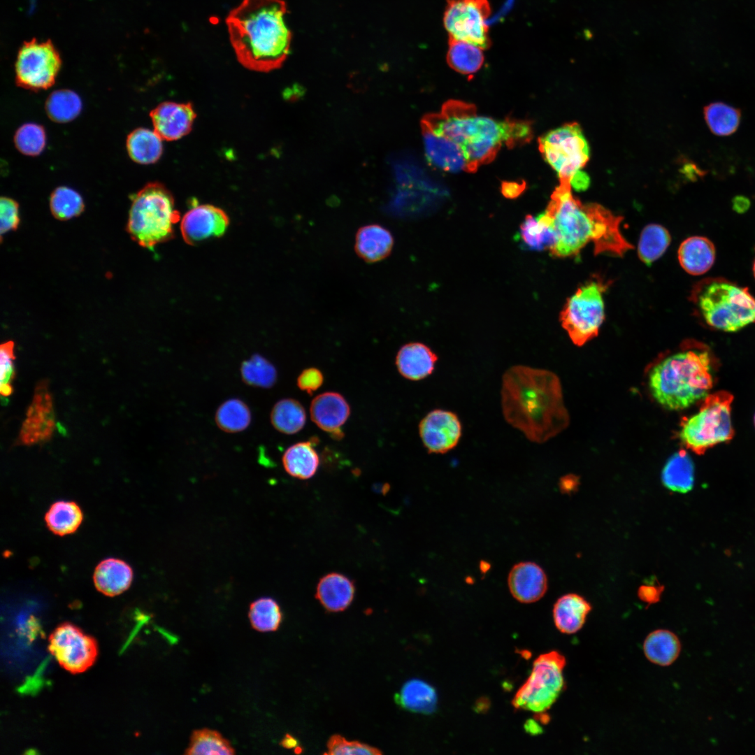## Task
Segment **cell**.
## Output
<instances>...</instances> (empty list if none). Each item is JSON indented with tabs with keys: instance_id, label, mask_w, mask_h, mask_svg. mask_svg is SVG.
I'll list each match as a JSON object with an SVG mask.
<instances>
[{
	"instance_id": "cell-1",
	"label": "cell",
	"mask_w": 755,
	"mask_h": 755,
	"mask_svg": "<svg viewBox=\"0 0 755 755\" xmlns=\"http://www.w3.org/2000/svg\"><path fill=\"white\" fill-rule=\"evenodd\" d=\"M538 217L552 234L548 250L554 257H575L589 243L595 254L620 257L633 248L621 231L623 218L599 204L581 202L569 183L560 182Z\"/></svg>"
},
{
	"instance_id": "cell-2",
	"label": "cell",
	"mask_w": 755,
	"mask_h": 755,
	"mask_svg": "<svg viewBox=\"0 0 755 755\" xmlns=\"http://www.w3.org/2000/svg\"><path fill=\"white\" fill-rule=\"evenodd\" d=\"M501 394L505 421L531 442L543 443L568 424L560 380L549 371L512 366L503 375Z\"/></svg>"
},
{
	"instance_id": "cell-3",
	"label": "cell",
	"mask_w": 755,
	"mask_h": 755,
	"mask_svg": "<svg viewBox=\"0 0 755 755\" xmlns=\"http://www.w3.org/2000/svg\"><path fill=\"white\" fill-rule=\"evenodd\" d=\"M283 0H243L230 10L225 22L239 63L257 72L280 68L287 59L292 38Z\"/></svg>"
},
{
	"instance_id": "cell-4",
	"label": "cell",
	"mask_w": 755,
	"mask_h": 755,
	"mask_svg": "<svg viewBox=\"0 0 755 755\" xmlns=\"http://www.w3.org/2000/svg\"><path fill=\"white\" fill-rule=\"evenodd\" d=\"M422 125L458 145L467 159L468 172L491 161L503 145H520L533 136L527 121L480 115L475 106L456 100L447 101L440 113L426 116Z\"/></svg>"
},
{
	"instance_id": "cell-5",
	"label": "cell",
	"mask_w": 755,
	"mask_h": 755,
	"mask_svg": "<svg viewBox=\"0 0 755 755\" xmlns=\"http://www.w3.org/2000/svg\"><path fill=\"white\" fill-rule=\"evenodd\" d=\"M682 345L681 350L661 358L649 372L652 396L670 410H683L702 401L713 384L709 352L694 343Z\"/></svg>"
},
{
	"instance_id": "cell-6",
	"label": "cell",
	"mask_w": 755,
	"mask_h": 755,
	"mask_svg": "<svg viewBox=\"0 0 755 755\" xmlns=\"http://www.w3.org/2000/svg\"><path fill=\"white\" fill-rule=\"evenodd\" d=\"M690 296L696 312L714 329L734 332L755 323V297L726 279H704L694 285Z\"/></svg>"
},
{
	"instance_id": "cell-7",
	"label": "cell",
	"mask_w": 755,
	"mask_h": 755,
	"mask_svg": "<svg viewBox=\"0 0 755 755\" xmlns=\"http://www.w3.org/2000/svg\"><path fill=\"white\" fill-rule=\"evenodd\" d=\"M180 220L171 193L161 183L150 182L132 196L126 231L140 246L151 250L173 238Z\"/></svg>"
},
{
	"instance_id": "cell-8",
	"label": "cell",
	"mask_w": 755,
	"mask_h": 755,
	"mask_svg": "<svg viewBox=\"0 0 755 755\" xmlns=\"http://www.w3.org/2000/svg\"><path fill=\"white\" fill-rule=\"evenodd\" d=\"M733 396L725 391L709 394L695 415L681 422L679 437L686 448L697 454L731 440L734 436L731 410Z\"/></svg>"
},
{
	"instance_id": "cell-9",
	"label": "cell",
	"mask_w": 755,
	"mask_h": 755,
	"mask_svg": "<svg viewBox=\"0 0 755 755\" xmlns=\"http://www.w3.org/2000/svg\"><path fill=\"white\" fill-rule=\"evenodd\" d=\"M566 663L565 656L557 651L539 656L528 678L515 694L513 707L536 714L548 710L564 689Z\"/></svg>"
},
{
	"instance_id": "cell-10",
	"label": "cell",
	"mask_w": 755,
	"mask_h": 755,
	"mask_svg": "<svg viewBox=\"0 0 755 755\" xmlns=\"http://www.w3.org/2000/svg\"><path fill=\"white\" fill-rule=\"evenodd\" d=\"M607 287L601 279L593 278L566 301L560 321L575 345L582 346L598 335L605 319L603 294Z\"/></svg>"
},
{
	"instance_id": "cell-11",
	"label": "cell",
	"mask_w": 755,
	"mask_h": 755,
	"mask_svg": "<svg viewBox=\"0 0 755 755\" xmlns=\"http://www.w3.org/2000/svg\"><path fill=\"white\" fill-rule=\"evenodd\" d=\"M539 149L561 183L570 184L589 158V147L577 123L566 124L540 137Z\"/></svg>"
},
{
	"instance_id": "cell-12",
	"label": "cell",
	"mask_w": 755,
	"mask_h": 755,
	"mask_svg": "<svg viewBox=\"0 0 755 755\" xmlns=\"http://www.w3.org/2000/svg\"><path fill=\"white\" fill-rule=\"evenodd\" d=\"M61 64L59 53L51 40L24 41L15 62L16 83L34 91L49 88L54 84Z\"/></svg>"
},
{
	"instance_id": "cell-13",
	"label": "cell",
	"mask_w": 755,
	"mask_h": 755,
	"mask_svg": "<svg viewBox=\"0 0 755 755\" xmlns=\"http://www.w3.org/2000/svg\"><path fill=\"white\" fill-rule=\"evenodd\" d=\"M490 14L488 0H448L444 26L450 38L487 49L491 43L486 22Z\"/></svg>"
},
{
	"instance_id": "cell-14",
	"label": "cell",
	"mask_w": 755,
	"mask_h": 755,
	"mask_svg": "<svg viewBox=\"0 0 755 755\" xmlns=\"http://www.w3.org/2000/svg\"><path fill=\"white\" fill-rule=\"evenodd\" d=\"M48 648L59 666L72 674L88 670L99 653L96 640L69 622L54 629L49 636Z\"/></svg>"
},
{
	"instance_id": "cell-15",
	"label": "cell",
	"mask_w": 755,
	"mask_h": 755,
	"mask_svg": "<svg viewBox=\"0 0 755 755\" xmlns=\"http://www.w3.org/2000/svg\"><path fill=\"white\" fill-rule=\"evenodd\" d=\"M419 433L429 453L444 454L458 444L461 436V424L455 413L436 409L421 420Z\"/></svg>"
},
{
	"instance_id": "cell-16",
	"label": "cell",
	"mask_w": 755,
	"mask_h": 755,
	"mask_svg": "<svg viewBox=\"0 0 755 755\" xmlns=\"http://www.w3.org/2000/svg\"><path fill=\"white\" fill-rule=\"evenodd\" d=\"M229 224V217L222 209L209 204L195 205L181 219L180 231L187 244L196 245L223 236Z\"/></svg>"
},
{
	"instance_id": "cell-17",
	"label": "cell",
	"mask_w": 755,
	"mask_h": 755,
	"mask_svg": "<svg viewBox=\"0 0 755 755\" xmlns=\"http://www.w3.org/2000/svg\"><path fill=\"white\" fill-rule=\"evenodd\" d=\"M52 403L46 382H41L35 389L32 403L20 433L19 440L22 444H34L50 438L56 425Z\"/></svg>"
},
{
	"instance_id": "cell-18",
	"label": "cell",
	"mask_w": 755,
	"mask_h": 755,
	"mask_svg": "<svg viewBox=\"0 0 755 755\" xmlns=\"http://www.w3.org/2000/svg\"><path fill=\"white\" fill-rule=\"evenodd\" d=\"M154 131L166 141H176L189 134L196 118L191 103L165 101L150 113Z\"/></svg>"
},
{
	"instance_id": "cell-19",
	"label": "cell",
	"mask_w": 755,
	"mask_h": 755,
	"mask_svg": "<svg viewBox=\"0 0 755 755\" xmlns=\"http://www.w3.org/2000/svg\"><path fill=\"white\" fill-rule=\"evenodd\" d=\"M310 412L312 422L334 439L343 436L341 426L348 419L350 408L342 395L325 392L317 396L312 401Z\"/></svg>"
},
{
	"instance_id": "cell-20",
	"label": "cell",
	"mask_w": 755,
	"mask_h": 755,
	"mask_svg": "<svg viewBox=\"0 0 755 755\" xmlns=\"http://www.w3.org/2000/svg\"><path fill=\"white\" fill-rule=\"evenodd\" d=\"M422 127L425 157L431 165L450 173L468 172L467 159L458 145L424 126Z\"/></svg>"
},
{
	"instance_id": "cell-21",
	"label": "cell",
	"mask_w": 755,
	"mask_h": 755,
	"mask_svg": "<svg viewBox=\"0 0 755 755\" xmlns=\"http://www.w3.org/2000/svg\"><path fill=\"white\" fill-rule=\"evenodd\" d=\"M508 584L512 596L522 603L540 600L547 589V578L542 568L531 561L515 564L510 570Z\"/></svg>"
},
{
	"instance_id": "cell-22",
	"label": "cell",
	"mask_w": 755,
	"mask_h": 755,
	"mask_svg": "<svg viewBox=\"0 0 755 755\" xmlns=\"http://www.w3.org/2000/svg\"><path fill=\"white\" fill-rule=\"evenodd\" d=\"M391 232L378 224L361 226L355 235L354 250L366 263H377L388 257L393 249Z\"/></svg>"
},
{
	"instance_id": "cell-23",
	"label": "cell",
	"mask_w": 755,
	"mask_h": 755,
	"mask_svg": "<svg viewBox=\"0 0 755 755\" xmlns=\"http://www.w3.org/2000/svg\"><path fill=\"white\" fill-rule=\"evenodd\" d=\"M355 594L354 582L339 573H330L320 578L315 597L329 612H338L347 609Z\"/></svg>"
},
{
	"instance_id": "cell-24",
	"label": "cell",
	"mask_w": 755,
	"mask_h": 755,
	"mask_svg": "<svg viewBox=\"0 0 755 755\" xmlns=\"http://www.w3.org/2000/svg\"><path fill=\"white\" fill-rule=\"evenodd\" d=\"M438 356L426 345L409 343L398 350L396 364L402 376L410 380H419L431 375Z\"/></svg>"
},
{
	"instance_id": "cell-25",
	"label": "cell",
	"mask_w": 755,
	"mask_h": 755,
	"mask_svg": "<svg viewBox=\"0 0 755 755\" xmlns=\"http://www.w3.org/2000/svg\"><path fill=\"white\" fill-rule=\"evenodd\" d=\"M133 570L125 561L115 558L101 561L95 568L93 580L96 589L105 596L121 594L130 587Z\"/></svg>"
},
{
	"instance_id": "cell-26",
	"label": "cell",
	"mask_w": 755,
	"mask_h": 755,
	"mask_svg": "<svg viewBox=\"0 0 755 755\" xmlns=\"http://www.w3.org/2000/svg\"><path fill=\"white\" fill-rule=\"evenodd\" d=\"M591 610L590 603L582 596L576 594H565L554 605V625L562 633H575L583 627Z\"/></svg>"
},
{
	"instance_id": "cell-27",
	"label": "cell",
	"mask_w": 755,
	"mask_h": 755,
	"mask_svg": "<svg viewBox=\"0 0 755 755\" xmlns=\"http://www.w3.org/2000/svg\"><path fill=\"white\" fill-rule=\"evenodd\" d=\"M716 250L714 244L703 236H691L680 245L677 257L682 268L693 275L708 271L714 263Z\"/></svg>"
},
{
	"instance_id": "cell-28",
	"label": "cell",
	"mask_w": 755,
	"mask_h": 755,
	"mask_svg": "<svg viewBox=\"0 0 755 755\" xmlns=\"http://www.w3.org/2000/svg\"><path fill=\"white\" fill-rule=\"evenodd\" d=\"M317 442L315 438L310 441L300 442L289 447L282 458L285 471L291 476L307 480L317 470L319 459L314 448Z\"/></svg>"
},
{
	"instance_id": "cell-29",
	"label": "cell",
	"mask_w": 755,
	"mask_h": 755,
	"mask_svg": "<svg viewBox=\"0 0 755 755\" xmlns=\"http://www.w3.org/2000/svg\"><path fill=\"white\" fill-rule=\"evenodd\" d=\"M642 649L645 657L651 663L659 666H668L680 656L681 642L673 632L657 629L647 635Z\"/></svg>"
},
{
	"instance_id": "cell-30",
	"label": "cell",
	"mask_w": 755,
	"mask_h": 755,
	"mask_svg": "<svg viewBox=\"0 0 755 755\" xmlns=\"http://www.w3.org/2000/svg\"><path fill=\"white\" fill-rule=\"evenodd\" d=\"M395 701L402 708L417 713L429 714L437 705L435 689L426 682L413 679L405 682L395 694Z\"/></svg>"
},
{
	"instance_id": "cell-31",
	"label": "cell",
	"mask_w": 755,
	"mask_h": 755,
	"mask_svg": "<svg viewBox=\"0 0 755 755\" xmlns=\"http://www.w3.org/2000/svg\"><path fill=\"white\" fill-rule=\"evenodd\" d=\"M662 482L668 489L686 493L694 482V464L684 450L674 453L667 461L661 474Z\"/></svg>"
},
{
	"instance_id": "cell-32",
	"label": "cell",
	"mask_w": 755,
	"mask_h": 755,
	"mask_svg": "<svg viewBox=\"0 0 755 755\" xmlns=\"http://www.w3.org/2000/svg\"><path fill=\"white\" fill-rule=\"evenodd\" d=\"M127 148L130 158L135 162L152 164L158 161L162 154V138L154 130L138 128L128 135Z\"/></svg>"
},
{
	"instance_id": "cell-33",
	"label": "cell",
	"mask_w": 755,
	"mask_h": 755,
	"mask_svg": "<svg viewBox=\"0 0 755 755\" xmlns=\"http://www.w3.org/2000/svg\"><path fill=\"white\" fill-rule=\"evenodd\" d=\"M82 520V512L73 501H57L45 515V522L49 530L59 536L74 533Z\"/></svg>"
},
{
	"instance_id": "cell-34",
	"label": "cell",
	"mask_w": 755,
	"mask_h": 755,
	"mask_svg": "<svg viewBox=\"0 0 755 755\" xmlns=\"http://www.w3.org/2000/svg\"><path fill=\"white\" fill-rule=\"evenodd\" d=\"M270 420L278 431L284 434H294L301 431L306 421L303 406L293 398H283L273 407Z\"/></svg>"
},
{
	"instance_id": "cell-35",
	"label": "cell",
	"mask_w": 755,
	"mask_h": 755,
	"mask_svg": "<svg viewBox=\"0 0 755 755\" xmlns=\"http://www.w3.org/2000/svg\"><path fill=\"white\" fill-rule=\"evenodd\" d=\"M482 50L470 43L450 38L447 63L456 72L465 75L473 74L483 64Z\"/></svg>"
},
{
	"instance_id": "cell-36",
	"label": "cell",
	"mask_w": 755,
	"mask_h": 755,
	"mask_svg": "<svg viewBox=\"0 0 755 755\" xmlns=\"http://www.w3.org/2000/svg\"><path fill=\"white\" fill-rule=\"evenodd\" d=\"M252 421L249 406L237 398H229L217 409L215 422L222 431L235 433L245 430Z\"/></svg>"
},
{
	"instance_id": "cell-37",
	"label": "cell",
	"mask_w": 755,
	"mask_h": 755,
	"mask_svg": "<svg viewBox=\"0 0 755 755\" xmlns=\"http://www.w3.org/2000/svg\"><path fill=\"white\" fill-rule=\"evenodd\" d=\"M703 113L711 132L719 136L734 134L738 129L742 117L740 109L720 101L705 106Z\"/></svg>"
},
{
	"instance_id": "cell-38",
	"label": "cell",
	"mask_w": 755,
	"mask_h": 755,
	"mask_svg": "<svg viewBox=\"0 0 755 755\" xmlns=\"http://www.w3.org/2000/svg\"><path fill=\"white\" fill-rule=\"evenodd\" d=\"M670 241V234L665 227L657 224L647 225L642 229L638 241L639 259L646 265H651L663 254Z\"/></svg>"
},
{
	"instance_id": "cell-39",
	"label": "cell",
	"mask_w": 755,
	"mask_h": 755,
	"mask_svg": "<svg viewBox=\"0 0 755 755\" xmlns=\"http://www.w3.org/2000/svg\"><path fill=\"white\" fill-rule=\"evenodd\" d=\"M185 754L187 755L234 754L235 749L228 740L215 731L209 728L194 730Z\"/></svg>"
},
{
	"instance_id": "cell-40",
	"label": "cell",
	"mask_w": 755,
	"mask_h": 755,
	"mask_svg": "<svg viewBox=\"0 0 755 755\" xmlns=\"http://www.w3.org/2000/svg\"><path fill=\"white\" fill-rule=\"evenodd\" d=\"M248 617L254 630L270 632L279 628L282 620V613L275 600L270 597H262L250 604Z\"/></svg>"
},
{
	"instance_id": "cell-41",
	"label": "cell",
	"mask_w": 755,
	"mask_h": 755,
	"mask_svg": "<svg viewBox=\"0 0 755 755\" xmlns=\"http://www.w3.org/2000/svg\"><path fill=\"white\" fill-rule=\"evenodd\" d=\"M242 380L247 385L268 389L277 381L278 373L273 364L259 354L245 360L240 366Z\"/></svg>"
},
{
	"instance_id": "cell-42",
	"label": "cell",
	"mask_w": 755,
	"mask_h": 755,
	"mask_svg": "<svg viewBox=\"0 0 755 755\" xmlns=\"http://www.w3.org/2000/svg\"><path fill=\"white\" fill-rule=\"evenodd\" d=\"M82 108L79 96L70 89H59L53 92L45 102V110L53 121L60 123L69 122L76 118Z\"/></svg>"
},
{
	"instance_id": "cell-43",
	"label": "cell",
	"mask_w": 755,
	"mask_h": 755,
	"mask_svg": "<svg viewBox=\"0 0 755 755\" xmlns=\"http://www.w3.org/2000/svg\"><path fill=\"white\" fill-rule=\"evenodd\" d=\"M50 209L53 217L66 221L80 215L85 204L80 194L68 187H59L51 194Z\"/></svg>"
},
{
	"instance_id": "cell-44",
	"label": "cell",
	"mask_w": 755,
	"mask_h": 755,
	"mask_svg": "<svg viewBox=\"0 0 755 755\" xmlns=\"http://www.w3.org/2000/svg\"><path fill=\"white\" fill-rule=\"evenodd\" d=\"M519 238L524 245L532 250L549 249L552 244V234L538 216L526 217L520 226Z\"/></svg>"
},
{
	"instance_id": "cell-45",
	"label": "cell",
	"mask_w": 755,
	"mask_h": 755,
	"mask_svg": "<svg viewBox=\"0 0 755 755\" xmlns=\"http://www.w3.org/2000/svg\"><path fill=\"white\" fill-rule=\"evenodd\" d=\"M14 142L20 152L30 156L38 155L45 145L44 129L34 123L24 124L16 131Z\"/></svg>"
},
{
	"instance_id": "cell-46",
	"label": "cell",
	"mask_w": 755,
	"mask_h": 755,
	"mask_svg": "<svg viewBox=\"0 0 755 755\" xmlns=\"http://www.w3.org/2000/svg\"><path fill=\"white\" fill-rule=\"evenodd\" d=\"M328 752L332 755L381 754V751L359 741H350L340 735H332L326 745Z\"/></svg>"
},
{
	"instance_id": "cell-47",
	"label": "cell",
	"mask_w": 755,
	"mask_h": 755,
	"mask_svg": "<svg viewBox=\"0 0 755 755\" xmlns=\"http://www.w3.org/2000/svg\"><path fill=\"white\" fill-rule=\"evenodd\" d=\"M20 222L19 205L14 199L1 196L0 199L1 236L17 229Z\"/></svg>"
},
{
	"instance_id": "cell-48",
	"label": "cell",
	"mask_w": 755,
	"mask_h": 755,
	"mask_svg": "<svg viewBox=\"0 0 755 755\" xmlns=\"http://www.w3.org/2000/svg\"><path fill=\"white\" fill-rule=\"evenodd\" d=\"M14 343L9 340L2 343L0 346V380L1 384H11V381L15 376V371L13 360Z\"/></svg>"
},
{
	"instance_id": "cell-49",
	"label": "cell",
	"mask_w": 755,
	"mask_h": 755,
	"mask_svg": "<svg viewBox=\"0 0 755 755\" xmlns=\"http://www.w3.org/2000/svg\"><path fill=\"white\" fill-rule=\"evenodd\" d=\"M322 372L316 368H306L297 378V385L302 391L311 394L318 389L323 383Z\"/></svg>"
},
{
	"instance_id": "cell-50",
	"label": "cell",
	"mask_w": 755,
	"mask_h": 755,
	"mask_svg": "<svg viewBox=\"0 0 755 755\" xmlns=\"http://www.w3.org/2000/svg\"><path fill=\"white\" fill-rule=\"evenodd\" d=\"M663 589L660 585H642L638 590V596L643 601L653 603L659 601Z\"/></svg>"
},
{
	"instance_id": "cell-51",
	"label": "cell",
	"mask_w": 755,
	"mask_h": 755,
	"mask_svg": "<svg viewBox=\"0 0 755 755\" xmlns=\"http://www.w3.org/2000/svg\"><path fill=\"white\" fill-rule=\"evenodd\" d=\"M575 190H585L589 185V178L583 171L577 173L570 182Z\"/></svg>"
},
{
	"instance_id": "cell-52",
	"label": "cell",
	"mask_w": 755,
	"mask_h": 755,
	"mask_svg": "<svg viewBox=\"0 0 755 755\" xmlns=\"http://www.w3.org/2000/svg\"><path fill=\"white\" fill-rule=\"evenodd\" d=\"M576 480L575 478L570 476L563 477L559 483V487L563 493H571L576 489Z\"/></svg>"
},
{
	"instance_id": "cell-53",
	"label": "cell",
	"mask_w": 755,
	"mask_h": 755,
	"mask_svg": "<svg viewBox=\"0 0 755 755\" xmlns=\"http://www.w3.org/2000/svg\"><path fill=\"white\" fill-rule=\"evenodd\" d=\"M503 194L509 198H514L518 196L523 188L517 183H507L504 184L502 187Z\"/></svg>"
},
{
	"instance_id": "cell-54",
	"label": "cell",
	"mask_w": 755,
	"mask_h": 755,
	"mask_svg": "<svg viewBox=\"0 0 755 755\" xmlns=\"http://www.w3.org/2000/svg\"><path fill=\"white\" fill-rule=\"evenodd\" d=\"M733 207L737 212L743 213L749 208V200L745 196H736L733 199Z\"/></svg>"
},
{
	"instance_id": "cell-55",
	"label": "cell",
	"mask_w": 755,
	"mask_h": 755,
	"mask_svg": "<svg viewBox=\"0 0 755 755\" xmlns=\"http://www.w3.org/2000/svg\"><path fill=\"white\" fill-rule=\"evenodd\" d=\"M280 745L283 747L287 748V749L296 748L297 745H298V741H297L296 738L293 737L292 735L286 734L285 735V737L283 738V739L282 740V741L280 742Z\"/></svg>"
},
{
	"instance_id": "cell-56",
	"label": "cell",
	"mask_w": 755,
	"mask_h": 755,
	"mask_svg": "<svg viewBox=\"0 0 755 755\" xmlns=\"http://www.w3.org/2000/svg\"><path fill=\"white\" fill-rule=\"evenodd\" d=\"M13 389L11 384H1V394L4 396H9L13 394Z\"/></svg>"
},
{
	"instance_id": "cell-57",
	"label": "cell",
	"mask_w": 755,
	"mask_h": 755,
	"mask_svg": "<svg viewBox=\"0 0 755 755\" xmlns=\"http://www.w3.org/2000/svg\"><path fill=\"white\" fill-rule=\"evenodd\" d=\"M56 427L60 434H62V436H66L67 431L61 423L57 422L56 424Z\"/></svg>"
},
{
	"instance_id": "cell-58",
	"label": "cell",
	"mask_w": 755,
	"mask_h": 755,
	"mask_svg": "<svg viewBox=\"0 0 755 755\" xmlns=\"http://www.w3.org/2000/svg\"><path fill=\"white\" fill-rule=\"evenodd\" d=\"M1 402L2 405H6L7 403H8V400L7 398V396H1Z\"/></svg>"
},
{
	"instance_id": "cell-59",
	"label": "cell",
	"mask_w": 755,
	"mask_h": 755,
	"mask_svg": "<svg viewBox=\"0 0 755 755\" xmlns=\"http://www.w3.org/2000/svg\"><path fill=\"white\" fill-rule=\"evenodd\" d=\"M753 273H754V278H755V259H754V264H753Z\"/></svg>"
},
{
	"instance_id": "cell-60",
	"label": "cell",
	"mask_w": 755,
	"mask_h": 755,
	"mask_svg": "<svg viewBox=\"0 0 755 755\" xmlns=\"http://www.w3.org/2000/svg\"><path fill=\"white\" fill-rule=\"evenodd\" d=\"M754 423H755V416H754Z\"/></svg>"
}]
</instances>
